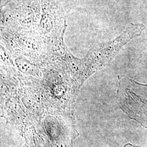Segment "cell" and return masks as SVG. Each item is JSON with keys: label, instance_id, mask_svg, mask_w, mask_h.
I'll return each mask as SVG.
<instances>
[{"label": "cell", "instance_id": "1", "mask_svg": "<svg viewBox=\"0 0 147 147\" xmlns=\"http://www.w3.org/2000/svg\"><path fill=\"white\" fill-rule=\"evenodd\" d=\"M45 80L44 84V95H45L46 99L50 100L53 101H56V104L65 105L63 102V96H67L68 93V86L65 84L63 81L57 80L55 78L52 80L51 78H47Z\"/></svg>", "mask_w": 147, "mask_h": 147}]
</instances>
